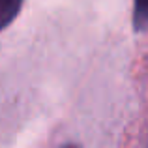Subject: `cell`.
Returning <instances> with one entry per match:
<instances>
[{
  "label": "cell",
  "mask_w": 148,
  "mask_h": 148,
  "mask_svg": "<svg viewBox=\"0 0 148 148\" xmlns=\"http://www.w3.org/2000/svg\"><path fill=\"white\" fill-rule=\"evenodd\" d=\"M133 30L135 32L148 30V0H135L133 2Z\"/></svg>",
  "instance_id": "7a4b0ae2"
},
{
  "label": "cell",
  "mask_w": 148,
  "mask_h": 148,
  "mask_svg": "<svg viewBox=\"0 0 148 148\" xmlns=\"http://www.w3.org/2000/svg\"><path fill=\"white\" fill-rule=\"evenodd\" d=\"M23 0H0V28H8L10 23L19 15Z\"/></svg>",
  "instance_id": "6da1fadb"
}]
</instances>
